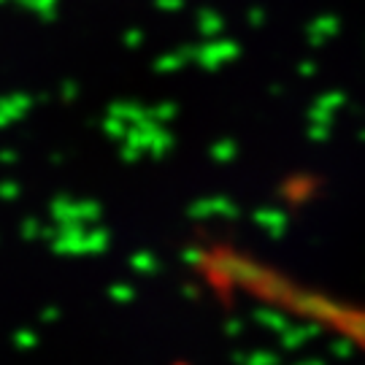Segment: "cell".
Segmentation results:
<instances>
[{"label": "cell", "mask_w": 365, "mask_h": 365, "mask_svg": "<svg viewBox=\"0 0 365 365\" xmlns=\"http://www.w3.org/2000/svg\"><path fill=\"white\" fill-rule=\"evenodd\" d=\"M203 284L230 303H252L344 341L365 357V303L309 284L274 262L233 244H209L197 252Z\"/></svg>", "instance_id": "obj_1"}]
</instances>
